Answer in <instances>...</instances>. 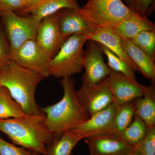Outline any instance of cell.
Segmentation results:
<instances>
[{
  "mask_svg": "<svg viewBox=\"0 0 155 155\" xmlns=\"http://www.w3.org/2000/svg\"><path fill=\"white\" fill-rule=\"evenodd\" d=\"M25 8L22 0H0V13L10 11L20 13Z\"/></svg>",
  "mask_w": 155,
  "mask_h": 155,
  "instance_id": "f546056e",
  "label": "cell"
},
{
  "mask_svg": "<svg viewBox=\"0 0 155 155\" xmlns=\"http://www.w3.org/2000/svg\"><path fill=\"white\" fill-rule=\"evenodd\" d=\"M0 17L10 44L11 54L27 41L35 39L40 22L32 17H20L15 12L10 11L1 12Z\"/></svg>",
  "mask_w": 155,
  "mask_h": 155,
  "instance_id": "8992f818",
  "label": "cell"
},
{
  "mask_svg": "<svg viewBox=\"0 0 155 155\" xmlns=\"http://www.w3.org/2000/svg\"><path fill=\"white\" fill-rule=\"evenodd\" d=\"M87 41V36L84 35L69 36L50 61L49 76L64 78L80 73L84 68L83 47Z\"/></svg>",
  "mask_w": 155,
  "mask_h": 155,
  "instance_id": "277c9868",
  "label": "cell"
},
{
  "mask_svg": "<svg viewBox=\"0 0 155 155\" xmlns=\"http://www.w3.org/2000/svg\"><path fill=\"white\" fill-rule=\"evenodd\" d=\"M134 101L118 106L110 133L119 134L133 121L135 115Z\"/></svg>",
  "mask_w": 155,
  "mask_h": 155,
  "instance_id": "603a6c76",
  "label": "cell"
},
{
  "mask_svg": "<svg viewBox=\"0 0 155 155\" xmlns=\"http://www.w3.org/2000/svg\"><path fill=\"white\" fill-rule=\"evenodd\" d=\"M146 86L142 96L134 101L135 115L144 122L148 128L155 127V85Z\"/></svg>",
  "mask_w": 155,
  "mask_h": 155,
  "instance_id": "d6986e66",
  "label": "cell"
},
{
  "mask_svg": "<svg viewBox=\"0 0 155 155\" xmlns=\"http://www.w3.org/2000/svg\"><path fill=\"white\" fill-rule=\"evenodd\" d=\"M21 107L14 99L8 90L0 86V119L18 118L24 115Z\"/></svg>",
  "mask_w": 155,
  "mask_h": 155,
  "instance_id": "7402d4cb",
  "label": "cell"
},
{
  "mask_svg": "<svg viewBox=\"0 0 155 155\" xmlns=\"http://www.w3.org/2000/svg\"><path fill=\"white\" fill-rule=\"evenodd\" d=\"M103 54L107 57L108 66L111 70L121 73L132 80L137 83L135 76L136 71L129 64L102 45H100Z\"/></svg>",
  "mask_w": 155,
  "mask_h": 155,
  "instance_id": "cb8c5ba5",
  "label": "cell"
},
{
  "mask_svg": "<svg viewBox=\"0 0 155 155\" xmlns=\"http://www.w3.org/2000/svg\"><path fill=\"white\" fill-rule=\"evenodd\" d=\"M130 40L150 58L155 60V30L141 31Z\"/></svg>",
  "mask_w": 155,
  "mask_h": 155,
  "instance_id": "d4e9b609",
  "label": "cell"
},
{
  "mask_svg": "<svg viewBox=\"0 0 155 155\" xmlns=\"http://www.w3.org/2000/svg\"><path fill=\"white\" fill-rule=\"evenodd\" d=\"M129 155H143L139 148L138 146L136 147L134 149L133 151L131 152Z\"/></svg>",
  "mask_w": 155,
  "mask_h": 155,
  "instance_id": "1f68e13d",
  "label": "cell"
},
{
  "mask_svg": "<svg viewBox=\"0 0 155 155\" xmlns=\"http://www.w3.org/2000/svg\"><path fill=\"white\" fill-rule=\"evenodd\" d=\"M76 10L96 27L110 30L132 12L121 0H89L85 5Z\"/></svg>",
  "mask_w": 155,
  "mask_h": 155,
  "instance_id": "5b68a950",
  "label": "cell"
},
{
  "mask_svg": "<svg viewBox=\"0 0 155 155\" xmlns=\"http://www.w3.org/2000/svg\"><path fill=\"white\" fill-rule=\"evenodd\" d=\"M79 7L76 0H40L33 7L25 9L20 14L29 16L39 22L45 17L64 8L77 9Z\"/></svg>",
  "mask_w": 155,
  "mask_h": 155,
  "instance_id": "e0dca14e",
  "label": "cell"
},
{
  "mask_svg": "<svg viewBox=\"0 0 155 155\" xmlns=\"http://www.w3.org/2000/svg\"><path fill=\"white\" fill-rule=\"evenodd\" d=\"M83 137L73 130L55 137L47 147L46 155H71L72 150Z\"/></svg>",
  "mask_w": 155,
  "mask_h": 155,
  "instance_id": "ffe728a7",
  "label": "cell"
},
{
  "mask_svg": "<svg viewBox=\"0 0 155 155\" xmlns=\"http://www.w3.org/2000/svg\"><path fill=\"white\" fill-rule=\"evenodd\" d=\"M11 59L22 67L42 75L49 76V65L51 59L38 44L35 39L27 41L11 54Z\"/></svg>",
  "mask_w": 155,
  "mask_h": 155,
  "instance_id": "52a82bcc",
  "label": "cell"
},
{
  "mask_svg": "<svg viewBox=\"0 0 155 155\" xmlns=\"http://www.w3.org/2000/svg\"><path fill=\"white\" fill-rule=\"evenodd\" d=\"M84 139L90 155H129L134 148L110 133L91 136Z\"/></svg>",
  "mask_w": 155,
  "mask_h": 155,
  "instance_id": "7c38bea8",
  "label": "cell"
},
{
  "mask_svg": "<svg viewBox=\"0 0 155 155\" xmlns=\"http://www.w3.org/2000/svg\"><path fill=\"white\" fill-rule=\"evenodd\" d=\"M0 131L8 136L14 143L44 155L47 154L48 146L55 137L48 128L43 113L0 119Z\"/></svg>",
  "mask_w": 155,
  "mask_h": 155,
  "instance_id": "6da1fadb",
  "label": "cell"
},
{
  "mask_svg": "<svg viewBox=\"0 0 155 155\" xmlns=\"http://www.w3.org/2000/svg\"><path fill=\"white\" fill-rule=\"evenodd\" d=\"M69 37L61 32L57 12L45 17L39 22L35 40L51 60Z\"/></svg>",
  "mask_w": 155,
  "mask_h": 155,
  "instance_id": "30bf717a",
  "label": "cell"
},
{
  "mask_svg": "<svg viewBox=\"0 0 155 155\" xmlns=\"http://www.w3.org/2000/svg\"><path fill=\"white\" fill-rule=\"evenodd\" d=\"M120 38L125 52L138 67L140 72L147 79L155 82V60L150 58L130 39L121 37Z\"/></svg>",
  "mask_w": 155,
  "mask_h": 155,
  "instance_id": "2e32d148",
  "label": "cell"
},
{
  "mask_svg": "<svg viewBox=\"0 0 155 155\" xmlns=\"http://www.w3.org/2000/svg\"><path fill=\"white\" fill-rule=\"evenodd\" d=\"M148 129L144 122L135 115L130 125L121 133L116 135L127 144L135 147L144 139Z\"/></svg>",
  "mask_w": 155,
  "mask_h": 155,
  "instance_id": "44dd1931",
  "label": "cell"
},
{
  "mask_svg": "<svg viewBox=\"0 0 155 155\" xmlns=\"http://www.w3.org/2000/svg\"><path fill=\"white\" fill-rule=\"evenodd\" d=\"M84 51L83 66L85 69L82 84L93 85L102 81L109 76L111 70L105 64L99 44L88 40Z\"/></svg>",
  "mask_w": 155,
  "mask_h": 155,
  "instance_id": "ba28073f",
  "label": "cell"
},
{
  "mask_svg": "<svg viewBox=\"0 0 155 155\" xmlns=\"http://www.w3.org/2000/svg\"><path fill=\"white\" fill-rule=\"evenodd\" d=\"M64 95L54 104L40 108L45 115V122L50 131L59 136L65 131L74 129L90 116L81 104L75 94V81L72 77L62 78Z\"/></svg>",
  "mask_w": 155,
  "mask_h": 155,
  "instance_id": "7a4b0ae2",
  "label": "cell"
},
{
  "mask_svg": "<svg viewBox=\"0 0 155 155\" xmlns=\"http://www.w3.org/2000/svg\"><path fill=\"white\" fill-rule=\"evenodd\" d=\"M111 30L121 37L131 39L141 31L155 30V25L147 17H143L132 12Z\"/></svg>",
  "mask_w": 155,
  "mask_h": 155,
  "instance_id": "ac0fdd59",
  "label": "cell"
},
{
  "mask_svg": "<svg viewBox=\"0 0 155 155\" xmlns=\"http://www.w3.org/2000/svg\"><path fill=\"white\" fill-rule=\"evenodd\" d=\"M11 50L3 24H0V67L11 59Z\"/></svg>",
  "mask_w": 155,
  "mask_h": 155,
  "instance_id": "83f0119b",
  "label": "cell"
},
{
  "mask_svg": "<svg viewBox=\"0 0 155 155\" xmlns=\"http://www.w3.org/2000/svg\"><path fill=\"white\" fill-rule=\"evenodd\" d=\"M88 40H92L102 45L125 61L136 71L140 72L138 67L128 57L122 46L120 37L110 29L97 27L93 33L87 35Z\"/></svg>",
  "mask_w": 155,
  "mask_h": 155,
  "instance_id": "9a60e30c",
  "label": "cell"
},
{
  "mask_svg": "<svg viewBox=\"0 0 155 155\" xmlns=\"http://www.w3.org/2000/svg\"><path fill=\"white\" fill-rule=\"evenodd\" d=\"M58 24L65 36L82 34L87 36L93 33L97 27L78 14L76 9L64 8L57 12Z\"/></svg>",
  "mask_w": 155,
  "mask_h": 155,
  "instance_id": "5bb4252c",
  "label": "cell"
},
{
  "mask_svg": "<svg viewBox=\"0 0 155 155\" xmlns=\"http://www.w3.org/2000/svg\"><path fill=\"white\" fill-rule=\"evenodd\" d=\"M0 155H38L23 147L8 142L0 137Z\"/></svg>",
  "mask_w": 155,
  "mask_h": 155,
  "instance_id": "4316f807",
  "label": "cell"
},
{
  "mask_svg": "<svg viewBox=\"0 0 155 155\" xmlns=\"http://www.w3.org/2000/svg\"><path fill=\"white\" fill-rule=\"evenodd\" d=\"M81 104L90 116L104 110L114 102L110 91L104 80L93 85L82 84L75 91Z\"/></svg>",
  "mask_w": 155,
  "mask_h": 155,
  "instance_id": "8fae6325",
  "label": "cell"
},
{
  "mask_svg": "<svg viewBox=\"0 0 155 155\" xmlns=\"http://www.w3.org/2000/svg\"><path fill=\"white\" fill-rule=\"evenodd\" d=\"M22 1L26 7L25 9H27L35 5L40 1V0H22Z\"/></svg>",
  "mask_w": 155,
  "mask_h": 155,
  "instance_id": "4dcf8cb0",
  "label": "cell"
},
{
  "mask_svg": "<svg viewBox=\"0 0 155 155\" xmlns=\"http://www.w3.org/2000/svg\"><path fill=\"white\" fill-rule=\"evenodd\" d=\"M71 155H73V154L72 153V154H71Z\"/></svg>",
  "mask_w": 155,
  "mask_h": 155,
  "instance_id": "d6a6232c",
  "label": "cell"
},
{
  "mask_svg": "<svg viewBox=\"0 0 155 155\" xmlns=\"http://www.w3.org/2000/svg\"><path fill=\"white\" fill-rule=\"evenodd\" d=\"M104 81L110 91L114 103L118 106L131 102L142 96L146 87L112 70Z\"/></svg>",
  "mask_w": 155,
  "mask_h": 155,
  "instance_id": "9c48e42d",
  "label": "cell"
},
{
  "mask_svg": "<svg viewBox=\"0 0 155 155\" xmlns=\"http://www.w3.org/2000/svg\"><path fill=\"white\" fill-rule=\"evenodd\" d=\"M126 5L130 11L143 16L147 17L151 9L154 7L155 0H124Z\"/></svg>",
  "mask_w": 155,
  "mask_h": 155,
  "instance_id": "484cf974",
  "label": "cell"
},
{
  "mask_svg": "<svg viewBox=\"0 0 155 155\" xmlns=\"http://www.w3.org/2000/svg\"><path fill=\"white\" fill-rule=\"evenodd\" d=\"M118 105L113 102L107 108L94 114L72 130L83 139L101 134L110 133Z\"/></svg>",
  "mask_w": 155,
  "mask_h": 155,
  "instance_id": "4fadbf2b",
  "label": "cell"
},
{
  "mask_svg": "<svg viewBox=\"0 0 155 155\" xmlns=\"http://www.w3.org/2000/svg\"><path fill=\"white\" fill-rule=\"evenodd\" d=\"M0 86H1V84H0Z\"/></svg>",
  "mask_w": 155,
  "mask_h": 155,
  "instance_id": "836d02e7",
  "label": "cell"
},
{
  "mask_svg": "<svg viewBox=\"0 0 155 155\" xmlns=\"http://www.w3.org/2000/svg\"><path fill=\"white\" fill-rule=\"evenodd\" d=\"M44 78L12 60L0 67V84L8 90L25 114H42L35 101V94L38 85Z\"/></svg>",
  "mask_w": 155,
  "mask_h": 155,
  "instance_id": "3957f363",
  "label": "cell"
},
{
  "mask_svg": "<svg viewBox=\"0 0 155 155\" xmlns=\"http://www.w3.org/2000/svg\"><path fill=\"white\" fill-rule=\"evenodd\" d=\"M137 146L143 155H155V127L149 128L146 136Z\"/></svg>",
  "mask_w": 155,
  "mask_h": 155,
  "instance_id": "f1b7e54d",
  "label": "cell"
}]
</instances>
